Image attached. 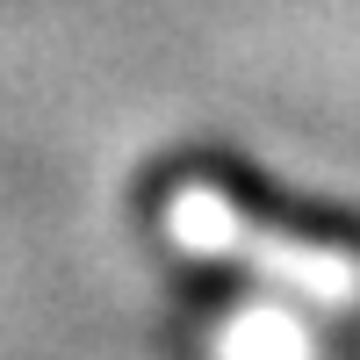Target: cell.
<instances>
[{
  "instance_id": "obj_1",
  "label": "cell",
  "mask_w": 360,
  "mask_h": 360,
  "mask_svg": "<svg viewBox=\"0 0 360 360\" xmlns=\"http://www.w3.org/2000/svg\"><path fill=\"white\" fill-rule=\"evenodd\" d=\"M188 166L238 209V217L281 231V238H295V245H346V252H360V224L353 217H332V209H317V202H295L281 188H266V173H252L238 152H195Z\"/></svg>"
}]
</instances>
